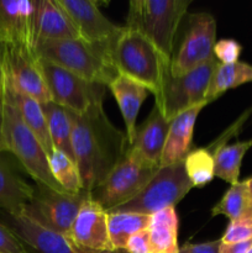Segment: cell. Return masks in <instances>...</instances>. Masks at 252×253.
<instances>
[{"instance_id":"6da1fadb","label":"cell","mask_w":252,"mask_h":253,"mask_svg":"<svg viewBox=\"0 0 252 253\" xmlns=\"http://www.w3.org/2000/svg\"><path fill=\"white\" fill-rule=\"evenodd\" d=\"M72 116V146L82 189L90 194L125 156L128 148L126 133L111 124L103 101L93 104L85 113Z\"/></svg>"},{"instance_id":"7a4b0ae2","label":"cell","mask_w":252,"mask_h":253,"mask_svg":"<svg viewBox=\"0 0 252 253\" xmlns=\"http://www.w3.org/2000/svg\"><path fill=\"white\" fill-rule=\"evenodd\" d=\"M109 57L118 74L145 86L155 100L160 98L170 61L145 35L124 26L109 46Z\"/></svg>"},{"instance_id":"3957f363","label":"cell","mask_w":252,"mask_h":253,"mask_svg":"<svg viewBox=\"0 0 252 253\" xmlns=\"http://www.w3.org/2000/svg\"><path fill=\"white\" fill-rule=\"evenodd\" d=\"M0 126L7 152L11 153L27 174L39 185L66 193L52 175L47 153L37 140L36 135L26 125L16 104L7 89L1 73L0 96Z\"/></svg>"},{"instance_id":"277c9868","label":"cell","mask_w":252,"mask_h":253,"mask_svg":"<svg viewBox=\"0 0 252 253\" xmlns=\"http://www.w3.org/2000/svg\"><path fill=\"white\" fill-rule=\"evenodd\" d=\"M190 4L192 0H132L125 26L145 35L170 61Z\"/></svg>"},{"instance_id":"5b68a950","label":"cell","mask_w":252,"mask_h":253,"mask_svg":"<svg viewBox=\"0 0 252 253\" xmlns=\"http://www.w3.org/2000/svg\"><path fill=\"white\" fill-rule=\"evenodd\" d=\"M39 58L57 64L90 83L108 86L118 74L109 57V48L89 44L82 40L39 42Z\"/></svg>"},{"instance_id":"8992f818","label":"cell","mask_w":252,"mask_h":253,"mask_svg":"<svg viewBox=\"0 0 252 253\" xmlns=\"http://www.w3.org/2000/svg\"><path fill=\"white\" fill-rule=\"evenodd\" d=\"M216 20L209 12L185 15L169 62L170 76L180 77L214 58Z\"/></svg>"},{"instance_id":"52a82bcc","label":"cell","mask_w":252,"mask_h":253,"mask_svg":"<svg viewBox=\"0 0 252 253\" xmlns=\"http://www.w3.org/2000/svg\"><path fill=\"white\" fill-rule=\"evenodd\" d=\"M193 188L184 168V161L160 167L148 184L130 202L109 212H136L153 215L175 207Z\"/></svg>"},{"instance_id":"ba28073f","label":"cell","mask_w":252,"mask_h":253,"mask_svg":"<svg viewBox=\"0 0 252 253\" xmlns=\"http://www.w3.org/2000/svg\"><path fill=\"white\" fill-rule=\"evenodd\" d=\"M217 64L219 61L214 57L207 63L180 77L170 76V72L168 71L163 82L161 96L155 100V106L162 113L168 123L183 111L207 103L205 96Z\"/></svg>"},{"instance_id":"9c48e42d","label":"cell","mask_w":252,"mask_h":253,"mask_svg":"<svg viewBox=\"0 0 252 253\" xmlns=\"http://www.w3.org/2000/svg\"><path fill=\"white\" fill-rule=\"evenodd\" d=\"M157 170L133 157L127 150L103 182L91 190L90 197L109 212L136 197Z\"/></svg>"},{"instance_id":"30bf717a","label":"cell","mask_w":252,"mask_h":253,"mask_svg":"<svg viewBox=\"0 0 252 253\" xmlns=\"http://www.w3.org/2000/svg\"><path fill=\"white\" fill-rule=\"evenodd\" d=\"M88 194L84 190L79 194L61 193L37 184L34 198L21 211L44 229L66 236Z\"/></svg>"},{"instance_id":"8fae6325","label":"cell","mask_w":252,"mask_h":253,"mask_svg":"<svg viewBox=\"0 0 252 253\" xmlns=\"http://www.w3.org/2000/svg\"><path fill=\"white\" fill-rule=\"evenodd\" d=\"M52 101L74 114H83L93 104L103 101L105 85L90 83L77 74L39 58Z\"/></svg>"},{"instance_id":"7c38bea8","label":"cell","mask_w":252,"mask_h":253,"mask_svg":"<svg viewBox=\"0 0 252 253\" xmlns=\"http://www.w3.org/2000/svg\"><path fill=\"white\" fill-rule=\"evenodd\" d=\"M0 59L2 74L15 90L31 96L40 104L52 101L35 52L0 43Z\"/></svg>"},{"instance_id":"4fadbf2b","label":"cell","mask_w":252,"mask_h":253,"mask_svg":"<svg viewBox=\"0 0 252 253\" xmlns=\"http://www.w3.org/2000/svg\"><path fill=\"white\" fill-rule=\"evenodd\" d=\"M36 9L37 0H0V43L35 52Z\"/></svg>"},{"instance_id":"5bb4252c","label":"cell","mask_w":252,"mask_h":253,"mask_svg":"<svg viewBox=\"0 0 252 253\" xmlns=\"http://www.w3.org/2000/svg\"><path fill=\"white\" fill-rule=\"evenodd\" d=\"M73 21L82 41L109 48L123 27L113 24L90 0H57Z\"/></svg>"},{"instance_id":"9a60e30c","label":"cell","mask_w":252,"mask_h":253,"mask_svg":"<svg viewBox=\"0 0 252 253\" xmlns=\"http://www.w3.org/2000/svg\"><path fill=\"white\" fill-rule=\"evenodd\" d=\"M108 217V211L88 194L66 237L85 250L115 252L109 237Z\"/></svg>"},{"instance_id":"2e32d148","label":"cell","mask_w":252,"mask_h":253,"mask_svg":"<svg viewBox=\"0 0 252 253\" xmlns=\"http://www.w3.org/2000/svg\"><path fill=\"white\" fill-rule=\"evenodd\" d=\"M6 226L20 241L37 253H127L126 251L95 252L73 244L64 235L47 230L22 211L7 214Z\"/></svg>"},{"instance_id":"e0dca14e","label":"cell","mask_w":252,"mask_h":253,"mask_svg":"<svg viewBox=\"0 0 252 253\" xmlns=\"http://www.w3.org/2000/svg\"><path fill=\"white\" fill-rule=\"evenodd\" d=\"M169 124L155 106L146 121L136 127L135 138L128 146V152L141 162L160 168Z\"/></svg>"},{"instance_id":"ac0fdd59","label":"cell","mask_w":252,"mask_h":253,"mask_svg":"<svg viewBox=\"0 0 252 253\" xmlns=\"http://www.w3.org/2000/svg\"><path fill=\"white\" fill-rule=\"evenodd\" d=\"M207 105V103H203L194 108L188 109L170 121L160 167L184 161L188 153L192 151L195 121L202 109Z\"/></svg>"},{"instance_id":"d6986e66","label":"cell","mask_w":252,"mask_h":253,"mask_svg":"<svg viewBox=\"0 0 252 253\" xmlns=\"http://www.w3.org/2000/svg\"><path fill=\"white\" fill-rule=\"evenodd\" d=\"M36 37L37 43L81 40L73 21L57 0H37Z\"/></svg>"},{"instance_id":"ffe728a7","label":"cell","mask_w":252,"mask_h":253,"mask_svg":"<svg viewBox=\"0 0 252 253\" xmlns=\"http://www.w3.org/2000/svg\"><path fill=\"white\" fill-rule=\"evenodd\" d=\"M108 88L118 101L126 127V137L128 145L133 142L136 135V119L141 105L147 98L148 90L141 84L116 74L113 81L108 84Z\"/></svg>"},{"instance_id":"44dd1931","label":"cell","mask_w":252,"mask_h":253,"mask_svg":"<svg viewBox=\"0 0 252 253\" xmlns=\"http://www.w3.org/2000/svg\"><path fill=\"white\" fill-rule=\"evenodd\" d=\"M35 187L26 182L9 160L0 153V209L19 212L32 200Z\"/></svg>"},{"instance_id":"7402d4cb","label":"cell","mask_w":252,"mask_h":253,"mask_svg":"<svg viewBox=\"0 0 252 253\" xmlns=\"http://www.w3.org/2000/svg\"><path fill=\"white\" fill-rule=\"evenodd\" d=\"M150 253H178V215L174 207L151 215Z\"/></svg>"},{"instance_id":"603a6c76","label":"cell","mask_w":252,"mask_h":253,"mask_svg":"<svg viewBox=\"0 0 252 253\" xmlns=\"http://www.w3.org/2000/svg\"><path fill=\"white\" fill-rule=\"evenodd\" d=\"M2 78H4L5 83H6L7 89H9L10 94H11L12 96V100L16 104L22 119H24V121L26 123V125L31 128L32 132L36 135L37 140L40 141V143H41L42 147H43L44 152L47 153V157H48V156L53 152L54 147L53 143H52L51 141V137H49L48 126H47L46 116H44L43 110H42L41 104L37 100H35L34 98H31V96L15 90V89L10 85L9 82L6 81L4 74H2Z\"/></svg>"},{"instance_id":"cb8c5ba5","label":"cell","mask_w":252,"mask_h":253,"mask_svg":"<svg viewBox=\"0 0 252 253\" xmlns=\"http://www.w3.org/2000/svg\"><path fill=\"white\" fill-rule=\"evenodd\" d=\"M41 108L46 116L49 137L53 143V147L56 150L62 151L64 155L74 161L73 146H72L73 127H72L71 111L56 104L54 101H47V103L41 104Z\"/></svg>"},{"instance_id":"d4e9b609","label":"cell","mask_w":252,"mask_h":253,"mask_svg":"<svg viewBox=\"0 0 252 253\" xmlns=\"http://www.w3.org/2000/svg\"><path fill=\"white\" fill-rule=\"evenodd\" d=\"M249 82H252V66L240 61L231 64L219 62L210 79L205 101L208 104L211 103L230 89H235Z\"/></svg>"},{"instance_id":"484cf974","label":"cell","mask_w":252,"mask_h":253,"mask_svg":"<svg viewBox=\"0 0 252 253\" xmlns=\"http://www.w3.org/2000/svg\"><path fill=\"white\" fill-rule=\"evenodd\" d=\"M251 147L252 140H247L237 141L232 145H224L216 148L212 152L215 177L230 184L239 182L242 160Z\"/></svg>"},{"instance_id":"4316f807","label":"cell","mask_w":252,"mask_h":253,"mask_svg":"<svg viewBox=\"0 0 252 253\" xmlns=\"http://www.w3.org/2000/svg\"><path fill=\"white\" fill-rule=\"evenodd\" d=\"M108 229L111 245L115 251H125L128 237L150 225V215L136 212H108Z\"/></svg>"},{"instance_id":"83f0119b","label":"cell","mask_w":252,"mask_h":253,"mask_svg":"<svg viewBox=\"0 0 252 253\" xmlns=\"http://www.w3.org/2000/svg\"><path fill=\"white\" fill-rule=\"evenodd\" d=\"M251 212L250 204L249 182L242 180L231 184L226 193L222 195L220 202L211 208V216L225 215L231 220H236Z\"/></svg>"},{"instance_id":"f1b7e54d","label":"cell","mask_w":252,"mask_h":253,"mask_svg":"<svg viewBox=\"0 0 252 253\" xmlns=\"http://www.w3.org/2000/svg\"><path fill=\"white\" fill-rule=\"evenodd\" d=\"M47 158L52 175L61 185L62 189L69 194H79L83 189L76 162L56 148Z\"/></svg>"},{"instance_id":"f546056e","label":"cell","mask_w":252,"mask_h":253,"mask_svg":"<svg viewBox=\"0 0 252 253\" xmlns=\"http://www.w3.org/2000/svg\"><path fill=\"white\" fill-rule=\"evenodd\" d=\"M184 168L193 187L202 188L214 179V157L207 147L194 148L184 158Z\"/></svg>"},{"instance_id":"4dcf8cb0","label":"cell","mask_w":252,"mask_h":253,"mask_svg":"<svg viewBox=\"0 0 252 253\" xmlns=\"http://www.w3.org/2000/svg\"><path fill=\"white\" fill-rule=\"evenodd\" d=\"M252 239V212L231 220L220 240L222 244H236Z\"/></svg>"},{"instance_id":"1f68e13d","label":"cell","mask_w":252,"mask_h":253,"mask_svg":"<svg viewBox=\"0 0 252 253\" xmlns=\"http://www.w3.org/2000/svg\"><path fill=\"white\" fill-rule=\"evenodd\" d=\"M242 52L241 44L231 39H222L215 43L214 54L220 63L231 64L239 62Z\"/></svg>"},{"instance_id":"d6a6232c","label":"cell","mask_w":252,"mask_h":253,"mask_svg":"<svg viewBox=\"0 0 252 253\" xmlns=\"http://www.w3.org/2000/svg\"><path fill=\"white\" fill-rule=\"evenodd\" d=\"M0 253H30L19 237L0 222Z\"/></svg>"},{"instance_id":"836d02e7","label":"cell","mask_w":252,"mask_h":253,"mask_svg":"<svg viewBox=\"0 0 252 253\" xmlns=\"http://www.w3.org/2000/svg\"><path fill=\"white\" fill-rule=\"evenodd\" d=\"M251 111H252V108H250L246 113L242 114V115L240 116V118L237 119V120L235 121V123L232 124L229 128H226V131H224V132H222L221 135H220L219 137L214 141V142H211L209 146H208L207 150L212 155V152H214L216 148L226 145V142L232 137V136L239 135V132L241 131V128H242V125H244V123L246 121V119L249 118V115L251 114Z\"/></svg>"},{"instance_id":"e575fe53","label":"cell","mask_w":252,"mask_h":253,"mask_svg":"<svg viewBox=\"0 0 252 253\" xmlns=\"http://www.w3.org/2000/svg\"><path fill=\"white\" fill-rule=\"evenodd\" d=\"M127 253H150V232L147 229H142L128 237L125 245Z\"/></svg>"},{"instance_id":"d590c367","label":"cell","mask_w":252,"mask_h":253,"mask_svg":"<svg viewBox=\"0 0 252 253\" xmlns=\"http://www.w3.org/2000/svg\"><path fill=\"white\" fill-rule=\"evenodd\" d=\"M221 240L205 242V244H185L178 253H219Z\"/></svg>"},{"instance_id":"8d00e7d4","label":"cell","mask_w":252,"mask_h":253,"mask_svg":"<svg viewBox=\"0 0 252 253\" xmlns=\"http://www.w3.org/2000/svg\"><path fill=\"white\" fill-rule=\"evenodd\" d=\"M252 249V239L236 244H222L219 247V253H247Z\"/></svg>"},{"instance_id":"74e56055","label":"cell","mask_w":252,"mask_h":253,"mask_svg":"<svg viewBox=\"0 0 252 253\" xmlns=\"http://www.w3.org/2000/svg\"><path fill=\"white\" fill-rule=\"evenodd\" d=\"M7 152L6 146H5L4 138H2V133H1V126H0V153Z\"/></svg>"},{"instance_id":"f35d334b","label":"cell","mask_w":252,"mask_h":253,"mask_svg":"<svg viewBox=\"0 0 252 253\" xmlns=\"http://www.w3.org/2000/svg\"><path fill=\"white\" fill-rule=\"evenodd\" d=\"M249 182V193H250V204H251V212H252V177L247 179Z\"/></svg>"},{"instance_id":"ab89813d","label":"cell","mask_w":252,"mask_h":253,"mask_svg":"<svg viewBox=\"0 0 252 253\" xmlns=\"http://www.w3.org/2000/svg\"><path fill=\"white\" fill-rule=\"evenodd\" d=\"M0 96H1V59H0Z\"/></svg>"},{"instance_id":"60d3db41","label":"cell","mask_w":252,"mask_h":253,"mask_svg":"<svg viewBox=\"0 0 252 253\" xmlns=\"http://www.w3.org/2000/svg\"><path fill=\"white\" fill-rule=\"evenodd\" d=\"M247 253H252V249H251V250H250V251H249V252H247Z\"/></svg>"}]
</instances>
